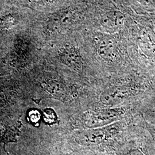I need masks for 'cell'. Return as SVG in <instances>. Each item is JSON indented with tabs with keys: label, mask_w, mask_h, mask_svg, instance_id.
<instances>
[{
	"label": "cell",
	"mask_w": 155,
	"mask_h": 155,
	"mask_svg": "<svg viewBox=\"0 0 155 155\" xmlns=\"http://www.w3.org/2000/svg\"><path fill=\"white\" fill-rule=\"evenodd\" d=\"M125 111L123 108H107L89 111L83 116V125L87 129L109 125L121 116Z\"/></svg>",
	"instance_id": "obj_1"
},
{
	"label": "cell",
	"mask_w": 155,
	"mask_h": 155,
	"mask_svg": "<svg viewBox=\"0 0 155 155\" xmlns=\"http://www.w3.org/2000/svg\"><path fill=\"white\" fill-rule=\"evenodd\" d=\"M116 127L111 125L104 127L89 128L79 135V141L84 146H97L106 143L117 133Z\"/></svg>",
	"instance_id": "obj_2"
},
{
	"label": "cell",
	"mask_w": 155,
	"mask_h": 155,
	"mask_svg": "<svg viewBox=\"0 0 155 155\" xmlns=\"http://www.w3.org/2000/svg\"><path fill=\"white\" fill-rule=\"evenodd\" d=\"M127 92L120 88H111L101 94L100 101L106 105H116L127 96Z\"/></svg>",
	"instance_id": "obj_3"
},
{
	"label": "cell",
	"mask_w": 155,
	"mask_h": 155,
	"mask_svg": "<svg viewBox=\"0 0 155 155\" xmlns=\"http://www.w3.org/2000/svg\"><path fill=\"white\" fill-rule=\"evenodd\" d=\"M61 60L67 66L75 70L81 69L82 61L79 54L73 48H67L61 54Z\"/></svg>",
	"instance_id": "obj_4"
},
{
	"label": "cell",
	"mask_w": 155,
	"mask_h": 155,
	"mask_svg": "<svg viewBox=\"0 0 155 155\" xmlns=\"http://www.w3.org/2000/svg\"><path fill=\"white\" fill-rule=\"evenodd\" d=\"M100 55L105 59L113 61L116 58L117 50L116 44L111 40H104L98 44Z\"/></svg>",
	"instance_id": "obj_5"
},
{
	"label": "cell",
	"mask_w": 155,
	"mask_h": 155,
	"mask_svg": "<svg viewBox=\"0 0 155 155\" xmlns=\"http://www.w3.org/2000/svg\"><path fill=\"white\" fill-rule=\"evenodd\" d=\"M16 19L11 15H8L0 18V29L11 28L16 24Z\"/></svg>",
	"instance_id": "obj_6"
},
{
	"label": "cell",
	"mask_w": 155,
	"mask_h": 155,
	"mask_svg": "<svg viewBox=\"0 0 155 155\" xmlns=\"http://www.w3.org/2000/svg\"><path fill=\"white\" fill-rule=\"evenodd\" d=\"M44 119L45 121L48 124H54L56 122V116L54 110L47 109L44 113Z\"/></svg>",
	"instance_id": "obj_7"
},
{
	"label": "cell",
	"mask_w": 155,
	"mask_h": 155,
	"mask_svg": "<svg viewBox=\"0 0 155 155\" xmlns=\"http://www.w3.org/2000/svg\"><path fill=\"white\" fill-rule=\"evenodd\" d=\"M123 155H148L144 150L139 148H131L127 150Z\"/></svg>",
	"instance_id": "obj_8"
},
{
	"label": "cell",
	"mask_w": 155,
	"mask_h": 155,
	"mask_svg": "<svg viewBox=\"0 0 155 155\" xmlns=\"http://www.w3.org/2000/svg\"><path fill=\"white\" fill-rule=\"evenodd\" d=\"M31 119L33 120V122H38L40 118V115L38 111L32 113V116H31Z\"/></svg>",
	"instance_id": "obj_9"
},
{
	"label": "cell",
	"mask_w": 155,
	"mask_h": 155,
	"mask_svg": "<svg viewBox=\"0 0 155 155\" xmlns=\"http://www.w3.org/2000/svg\"><path fill=\"white\" fill-rule=\"evenodd\" d=\"M28 4H30L31 5L37 4H40L42 3L45 0H25Z\"/></svg>",
	"instance_id": "obj_10"
},
{
	"label": "cell",
	"mask_w": 155,
	"mask_h": 155,
	"mask_svg": "<svg viewBox=\"0 0 155 155\" xmlns=\"http://www.w3.org/2000/svg\"><path fill=\"white\" fill-rule=\"evenodd\" d=\"M149 129L150 130V133H152V134L153 136V137L155 140V127H149Z\"/></svg>",
	"instance_id": "obj_11"
}]
</instances>
